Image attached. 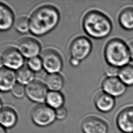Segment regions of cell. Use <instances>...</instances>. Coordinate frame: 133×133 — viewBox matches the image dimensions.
Listing matches in <instances>:
<instances>
[{
  "label": "cell",
  "mask_w": 133,
  "mask_h": 133,
  "mask_svg": "<svg viewBox=\"0 0 133 133\" xmlns=\"http://www.w3.org/2000/svg\"><path fill=\"white\" fill-rule=\"evenodd\" d=\"M11 91L12 95L17 98H21L25 95L24 85L18 83L15 84Z\"/></svg>",
  "instance_id": "cell-24"
},
{
  "label": "cell",
  "mask_w": 133,
  "mask_h": 133,
  "mask_svg": "<svg viewBox=\"0 0 133 133\" xmlns=\"http://www.w3.org/2000/svg\"><path fill=\"white\" fill-rule=\"evenodd\" d=\"M116 123L123 133H133V107H127L118 113Z\"/></svg>",
  "instance_id": "cell-12"
},
{
  "label": "cell",
  "mask_w": 133,
  "mask_h": 133,
  "mask_svg": "<svg viewBox=\"0 0 133 133\" xmlns=\"http://www.w3.org/2000/svg\"><path fill=\"white\" fill-rule=\"evenodd\" d=\"M0 133H7L5 128L0 125Z\"/></svg>",
  "instance_id": "cell-29"
},
{
  "label": "cell",
  "mask_w": 133,
  "mask_h": 133,
  "mask_svg": "<svg viewBox=\"0 0 133 133\" xmlns=\"http://www.w3.org/2000/svg\"><path fill=\"white\" fill-rule=\"evenodd\" d=\"M15 28L18 32L21 33H25L30 31L29 20L25 16L19 17L15 23Z\"/></svg>",
  "instance_id": "cell-22"
},
{
  "label": "cell",
  "mask_w": 133,
  "mask_h": 133,
  "mask_svg": "<svg viewBox=\"0 0 133 133\" xmlns=\"http://www.w3.org/2000/svg\"><path fill=\"white\" fill-rule=\"evenodd\" d=\"M129 51V54L131 60L133 61V41H131L129 44H128Z\"/></svg>",
  "instance_id": "cell-28"
},
{
  "label": "cell",
  "mask_w": 133,
  "mask_h": 133,
  "mask_svg": "<svg viewBox=\"0 0 133 133\" xmlns=\"http://www.w3.org/2000/svg\"><path fill=\"white\" fill-rule=\"evenodd\" d=\"M60 17V12L54 6H41L33 11L29 19L30 31L35 36H43L56 27Z\"/></svg>",
  "instance_id": "cell-1"
},
{
  "label": "cell",
  "mask_w": 133,
  "mask_h": 133,
  "mask_svg": "<svg viewBox=\"0 0 133 133\" xmlns=\"http://www.w3.org/2000/svg\"><path fill=\"white\" fill-rule=\"evenodd\" d=\"M81 128L84 133H108L109 129L106 122L97 116L86 117L82 123Z\"/></svg>",
  "instance_id": "cell-11"
},
{
  "label": "cell",
  "mask_w": 133,
  "mask_h": 133,
  "mask_svg": "<svg viewBox=\"0 0 133 133\" xmlns=\"http://www.w3.org/2000/svg\"><path fill=\"white\" fill-rule=\"evenodd\" d=\"M14 14L10 7L0 2V31H7L14 24Z\"/></svg>",
  "instance_id": "cell-14"
},
{
  "label": "cell",
  "mask_w": 133,
  "mask_h": 133,
  "mask_svg": "<svg viewBox=\"0 0 133 133\" xmlns=\"http://www.w3.org/2000/svg\"><path fill=\"white\" fill-rule=\"evenodd\" d=\"M46 104L55 110L62 107L64 103V97L60 91H50L46 97Z\"/></svg>",
  "instance_id": "cell-19"
},
{
  "label": "cell",
  "mask_w": 133,
  "mask_h": 133,
  "mask_svg": "<svg viewBox=\"0 0 133 133\" xmlns=\"http://www.w3.org/2000/svg\"><path fill=\"white\" fill-rule=\"evenodd\" d=\"M43 66L45 70L50 73H58L62 68V58L56 50L47 49L44 50L41 55Z\"/></svg>",
  "instance_id": "cell-6"
},
{
  "label": "cell",
  "mask_w": 133,
  "mask_h": 133,
  "mask_svg": "<svg viewBox=\"0 0 133 133\" xmlns=\"http://www.w3.org/2000/svg\"><path fill=\"white\" fill-rule=\"evenodd\" d=\"M18 116L16 111L9 107H4L0 111V125L5 128H11L17 122Z\"/></svg>",
  "instance_id": "cell-16"
},
{
  "label": "cell",
  "mask_w": 133,
  "mask_h": 133,
  "mask_svg": "<svg viewBox=\"0 0 133 133\" xmlns=\"http://www.w3.org/2000/svg\"><path fill=\"white\" fill-rule=\"evenodd\" d=\"M127 87L118 77H106L101 83L102 91L114 98L123 96Z\"/></svg>",
  "instance_id": "cell-10"
},
{
  "label": "cell",
  "mask_w": 133,
  "mask_h": 133,
  "mask_svg": "<svg viewBox=\"0 0 133 133\" xmlns=\"http://www.w3.org/2000/svg\"><path fill=\"white\" fill-rule=\"evenodd\" d=\"M48 88L45 84L38 80H34L25 87V95L32 101L42 103L45 101Z\"/></svg>",
  "instance_id": "cell-9"
},
{
  "label": "cell",
  "mask_w": 133,
  "mask_h": 133,
  "mask_svg": "<svg viewBox=\"0 0 133 133\" xmlns=\"http://www.w3.org/2000/svg\"><path fill=\"white\" fill-rule=\"evenodd\" d=\"M104 57L107 64L121 68L131 60L128 45L122 39H110L104 48Z\"/></svg>",
  "instance_id": "cell-3"
},
{
  "label": "cell",
  "mask_w": 133,
  "mask_h": 133,
  "mask_svg": "<svg viewBox=\"0 0 133 133\" xmlns=\"http://www.w3.org/2000/svg\"><path fill=\"white\" fill-rule=\"evenodd\" d=\"M1 58L5 67L10 70H18L23 66L24 57L16 47H7L3 51Z\"/></svg>",
  "instance_id": "cell-7"
},
{
  "label": "cell",
  "mask_w": 133,
  "mask_h": 133,
  "mask_svg": "<svg viewBox=\"0 0 133 133\" xmlns=\"http://www.w3.org/2000/svg\"><path fill=\"white\" fill-rule=\"evenodd\" d=\"M92 48L90 40L84 36L75 38L70 46V54L72 58L82 61L87 58L90 55Z\"/></svg>",
  "instance_id": "cell-5"
},
{
  "label": "cell",
  "mask_w": 133,
  "mask_h": 133,
  "mask_svg": "<svg viewBox=\"0 0 133 133\" xmlns=\"http://www.w3.org/2000/svg\"><path fill=\"white\" fill-rule=\"evenodd\" d=\"M3 62H2V58L1 56H0V69H1L2 67V65H3Z\"/></svg>",
  "instance_id": "cell-30"
},
{
  "label": "cell",
  "mask_w": 133,
  "mask_h": 133,
  "mask_svg": "<svg viewBox=\"0 0 133 133\" xmlns=\"http://www.w3.org/2000/svg\"><path fill=\"white\" fill-rule=\"evenodd\" d=\"M17 48L24 57L30 59L38 56L41 52V46L35 38L24 37L18 41Z\"/></svg>",
  "instance_id": "cell-8"
},
{
  "label": "cell",
  "mask_w": 133,
  "mask_h": 133,
  "mask_svg": "<svg viewBox=\"0 0 133 133\" xmlns=\"http://www.w3.org/2000/svg\"><path fill=\"white\" fill-rule=\"evenodd\" d=\"M118 77L127 87L133 86V65L128 64L120 68Z\"/></svg>",
  "instance_id": "cell-21"
},
{
  "label": "cell",
  "mask_w": 133,
  "mask_h": 133,
  "mask_svg": "<svg viewBox=\"0 0 133 133\" xmlns=\"http://www.w3.org/2000/svg\"><path fill=\"white\" fill-rule=\"evenodd\" d=\"M81 62V61H79L78 60H77L76 59H75L74 58H72V57H71V59H70V62L71 65L72 66H74V67L78 66L79 65Z\"/></svg>",
  "instance_id": "cell-27"
},
{
  "label": "cell",
  "mask_w": 133,
  "mask_h": 133,
  "mask_svg": "<svg viewBox=\"0 0 133 133\" xmlns=\"http://www.w3.org/2000/svg\"><path fill=\"white\" fill-rule=\"evenodd\" d=\"M2 109V102L1 99H0V111Z\"/></svg>",
  "instance_id": "cell-31"
},
{
  "label": "cell",
  "mask_w": 133,
  "mask_h": 133,
  "mask_svg": "<svg viewBox=\"0 0 133 133\" xmlns=\"http://www.w3.org/2000/svg\"><path fill=\"white\" fill-rule=\"evenodd\" d=\"M82 26L85 32L90 37L101 39L108 36L113 29L110 18L98 10L87 12L83 17Z\"/></svg>",
  "instance_id": "cell-2"
},
{
  "label": "cell",
  "mask_w": 133,
  "mask_h": 133,
  "mask_svg": "<svg viewBox=\"0 0 133 133\" xmlns=\"http://www.w3.org/2000/svg\"><path fill=\"white\" fill-rule=\"evenodd\" d=\"M55 114L56 119H58L59 120H62L66 117L68 111L65 107H62L59 109L55 110Z\"/></svg>",
  "instance_id": "cell-26"
},
{
  "label": "cell",
  "mask_w": 133,
  "mask_h": 133,
  "mask_svg": "<svg viewBox=\"0 0 133 133\" xmlns=\"http://www.w3.org/2000/svg\"><path fill=\"white\" fill-rule=\"evenodd\" d=\"M31 117L32 122L40 127L48 126L56 119L55 110L44 104H38L33 108L31 112Z\"/></svg>",
  "instance_id": "cell-4"
},
{
  "label": "cell",
  "mask_w": 133,
  "mask_h": 133,
  "mask_svg": "<svg viewBox=\"0 0 133 133\" xmlns=\"http://www.w3.org/2000/svg\"><path fill=\"white\" fill-rule=\"evenodd\" d=\"M96 109L100 112L107 113L111 112L115 105V98L102 91L99 92L94 98Z\"/></svg>",
  "instance_id": "cell-13"
},
{
  "label": "cell",
  "mask_w": 133,
  "mask_h": 133,
  "mask_svg": "<svg viewBox=\"0 0 133 133\" xmlns=\"http://www.w3.org/2000/svg\"><path fill=\"white\" fill-rule=\"evenodd\" d=\"M45 84L50 91H59L63 87L64 79L59 73H50L45 78Z\"/></svg>",
  "instance_id": "cell-18"
},
{
  "label": "cell",
  "mask_w": 133,
  "mask_h": 133,
  "mask_svg": "<svg viewBox=\"0 0 133 133\" xmlns=\"http://www.w3.org/2000/svg\"><path fill=\"white\" fill-rule=\"evenodd\" d=\"M16 79L18 83L26 85L34 81V74L28 66H23L16 73Z\"/></svg>",
  "instance_id": "cell-20"
},
{
  "label": "cell",
  "mask_w": 133,
  "mask_h": 133,
  "mask_svg": "<svg viewBox=\"0 0 133 133\" xmlns=\"http://www.w3.org/2000/svg\"><path fill=\"white\" fill-rule=\"evenodd\" d=\"M16 75L14 70L5 67L0 69V91L8 92L11 90L16 84Z\"/></svg>",
  "instance_id": "cell-15"
},
{
  "label": "cell",
  "mask_w": 133,
  "mask_h": 133,
  "mask_svg": "<svg viewBox=\"0 0 133 133\" xmlns=\"http://www.w3.org/2000/svg\"><path fill=\"white\" fill-rule=\"evenodd\" d=\"M118 20L121 26L125 30H133V7L123 8L119 12Z\"/></svg>",
  "instance_id": "cell-17"
},
{
  "label": "cell",
  "mask_w": 133,
  "mask_h": 133,
  "mask_svg": "<svg viewBox=\"0 0 133 133\" xmlns=\"http://www.w3.org/2000/svg\"><path fill=\"white\" fill-rule=\"evenodd\" d=\"M120 68L107 64L104 69L107 77H118Z\"/></svg>",
  "instance_id": "cell-25"
},
{
  "label": "cell",
  "mask_w": 133,
  "mask_h": 133,
  "mask_svg": "<svg viewBox=\"0 0 133 133\" xmlns=\"http://www.w3.org/2000/svg\"><path fill=\"white\" fill-rule=\"evenodd\" d=\"M27 66L33 72L40 71L43 68L41 58L37 56L29 59L27 62Z\"/></svg>",
  "instance_id": "cell-23"
}]
</instances>
